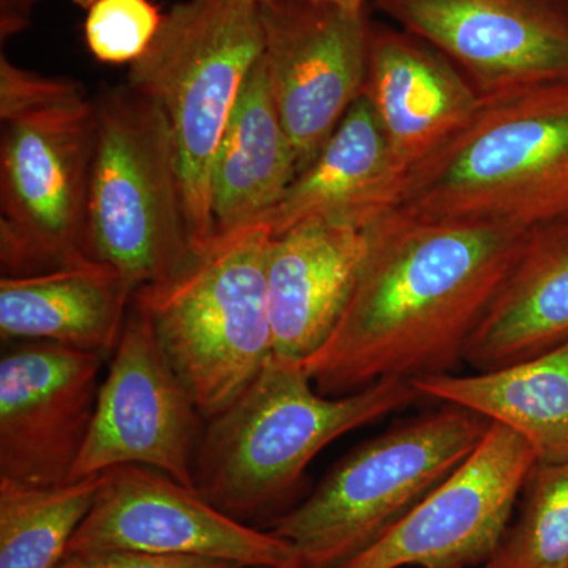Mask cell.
<instances>
[{"label":"cell","instance_id":"obj_1","mask_svg":"<svg viewBox=\"0 0 568 568\" xmlns=\"http://www.w3.org/2000/svg\"><path fill=\"white\" fill-rule=\"evenodd\" d=\"M366 231L368 253L345 312L302 362L324 395L454 373L529 230L429 222L394 209Z\"/></svg>","mask_w":568,"mask_h":568},{"label":"cell","instance_id":"obj_2","mask_svg":"<svg viewBox=\"0 0 568 568\" xmlns=\"http://www.w3.org/2000/svg\"><path fill=\"white\" fill-rule=\"evenodd\" d=\"M422 398L398 377L324 395L302 362L272 355L233 405L205 422L193 487L239 521L271 515L295 495L321 450Z\"/></svg>","mask_w":568,"mask_h":568},{"label":"cell","instance_id":"obj_3","mask_svg":"<svg viewBox=\"0 0 568 568\" xmlns=\"http://www.w3.org/2000/svg\"><path fill=\"white\" fill-rule=\"evenodd\" d=\"M95 106L80 82L0 55V267L44 274L85 254Z\"/></svg>","mask_w":568,"mask_h":568},{"label":"cell","instance_id":"obj_4","mask_svg":"<svg viewBox=\"0 0 568 568\" xmlns=\"http://www.w3.org/2000/svg\"><path fill=\"white\" fill-rule=\"evenodd\" d=\"M395 209L521 230L568 215V82L480 97L469 121L407 171Z\"/></svg>","mask_w":568,"mask_h":568},{"label":"cell","instance_id":"obj_5","mask_svg":"<svg viewBox=\"0 0 568 568\" xmlns=\"http://www.w3.org/2000/svg\"><path fill=\"white\" fill-rule=\"evenodd\" d=\"M271 239L264 224L216 235L173 278L134 291L205 422L233 405L274 354L265 276Z\"/></svg>","mask_w":568,"mask_h":568},{"label":"cell","instance_id":"obj_6","mask_svg":"<svg viewBox=\"0 0 568 568\" xmlns=\"http://www.w3.org/2000/svg\"><path fill=\"white\" fill-rule=\"evenodd\" d=\"M254 0H182L164 13L126 84L163 111L173 138L194 253L211 244L212 171L244 82L263 58Z\"/></svg>","mask_w":568,"mask_h":568},{"label":"cell","instance_id":"obj_7","mask_svg":"<svg viewBox=\"0 0 568 568\" xmlns=\"http://www.w3.org/2000/svg\"><path fill=\"white\" fill-rule=\"evenodd\" d=\"M487 418L448 406L355 447L298 506L271 523L310 568L364 551L439 487L487 435Z\"/></svg>","mask_w":568,"mask_h":568},{"label":"cell","instance_id":"obj_8","mask_svg":"<svg viewBox=\"0 0 568 568\" xmlns=\"http://www.w3.org/2000/svg\"><path fill=\"white\" fill-rule=\"evenodd\" d=\"M93 106L85 254L121 272L134 290L166 282L196 254L170 125L129 84L103 89Z\"/></svg>","mask_w":568,"mask_h":568},{"label":"cell","instance_id":"obj_9","mask_svg":"<svg viewBox=\"0 0 568 568\" xmlns=\"http://www.w3.org/2000/svg\"><path fill=\"white\" fill-rule=\"evenodd\" d=\"M260 10L272 95L301 174L364 95L373 22L325 0H264Z\"/></svg>","mask_w":568,"mask_h":568},{"label":"cell","instance_id":"obj_10","mask_svg":"<svg viewBox=\"0 0 568 568\" xmlns=\"http://www.w3.org/2000/svg\"><path fill=\"white\" fill-rule=\"evenodd\" d=\"M538 465L517 433L491 422L462 466L364 551L334 568H469L487 564Z\"/></svg>","mask_w":568,"mask_h":568},{"label":"cell","instance_id":"obj_11","mask_svg":"<svg viewBox=\"0 0 568 568\" xmlns=\"http://www.w3.org/2000/svg\"><path fill=\"white\" fill-rule=\"evenodd\" d=\"M204 425L192 396L164 358L151 321L132 301L70 480L140 465L194 488V454Z\"/></svg>","mask_w":568,"mask_h":568},{"label":"cell","instance_id":"obj_12","mask_svg":"<svg viewBox=\"0 0 568 568\" xmlns=\"http://www.w3.org/2000/svg\"><path fill=\"white\" fill-rule=\"evenodd\" d=\"M203 556L250 568L301 562L293 545L224 514L194 488L140 465L112 467L67 556L106 551Z\"/></svg>","mask_w":568,"mask_h":568},{"label":"cell","instance_id":"obj_13","mask_svg":"<svg viewBox=\"0 0 568 568\" xmlns=\"http://www.w3.org/2000/svg\"><path fill=\"white\" fill-rule=\"evenodd\" d=\"M454 63L478 95L568 82V0H372Z\"/></svg>","mask_w":568,"mask_h":568},{"label":"cell","instance_id":"obj_14","mask_svg":"<svg viewBox=\"0 0 568 568\" xmlns=\"http://www.w3.org/2000/svg\"><path fill=\"white\" fill-rule=\"evenodd\" d=\"M3 345L0 477L67 484L91 432L104 357L58 343Z\"/></svg>","mask_w":568,"mask_h":568},{"label":"cell","instance_id":"obj_15","mask_svg":"<svg viewBox=\"0 0 568 568\" xmlns=\"http://www.w3.org/2000/svg\"><path fill=\"white\" fill-rule=\"evenodd\" d=\"M368 231L312 222L271 239L267 297L275 357L304 362L327 342L368 253Z\"/></svg>","mask_w":568,"mask_h":568},{"label":"cell","instance_id":"obj_16","mask_svg":"<svg viewBox=\"0 0 568 568\" xmlns=\"http://www.w3.org/2000/svg\"><path fill=\"white\" fill-rule=\"evenodd\" d=\"M364 97L406 174L454 136L480 103L443 52L403 29L375 24Z\"/></svg>","mask_w":568,"mask_h":568},{"label":"cell","instance_id":"obj_17","mask_svg":"<svg viewBox=\"0 0 568 568\" xmlns=\"http://www.w3.org/2000/svg\"><path fill=\"white\" fill-rule=\"evenodd\" d=\"M405 175L372 103L362 95L316 159L256 224H264L272 237L312 222L368 230L394 211Z\"/></svg>","mask_w":568,"mask_h":568},{"label":"cell","instance_id":"obj_18","mask_svg":"<svg viewBox=\"0 0 568 568\" xmlns=\"http://www.w3.org/2000/svg\"><path fill=\"white\" fill-rule=\"evenodd\" d=\"M134 291L121 272L97 261L2 276L0 338L58 343L106 357L119 345Z\"/></svg>","mask_w":568,"mask_h":568},{"label":"cell","instance_id":"obj_19","mask_svg":"<svg viewBox=\"0 0 568 568\" xmlns=\"http://www.w3.org/2000/svg\"><path fill=\"white\" fill-rule=\"evenodd\" d=\"M568 339V215L530 227L521 253L467 343L465 364L503 368Z\"/></svg>","mask_w":568,"mask_h":568},{"label":"cell","instance_id":"obj_20","mask_svg":"<svg viewBox=\"0 0 568 568\" xmlns=\"http://www.w3.org/2000/svg\"><path fill=\"white\" fill-rule=\"evenodd\" d=\"M297 174V156L280 121L261 58L244 82L213 163L215 237L260 222Z\"/></svg>","mask_w":568,"mask_h":568},{"label":"cell","instance_id":"obj_21","mask_svg":"<svg viewBox=\"0 0 568 568\" xmlns=\"http://www.w3.org/2000/svg\"><path fill=\"white\" fill-rule=\"evenodd\" d=\"M424 398L463 407L521 436L538 463H568V339L517 364L409 381Z\"/></svg>","mask_w":568,"mask_h":568},{"label":"cell","instance_id":"obj_22","mask_svg":"<svg viewBox=\"0 0 568 568\" xmlns=\"http://www.w3.org/2000/svg\"><path fill=\"white\" fill-rule=\"evenodd\" d=\"M104 473L51 487L0 477V568H55L88 517Z\"/></svg>","mask_w":568,"mask_h":568},{"label":"cell","instance_id":"obj_23","mask_svg":"<svg viewBox=\"0 0 568 568\" xmlns=\"http://www.w3.org/2000/svg\"><path fill=\"white\" fill-rule=\"evenodd\" d=\"M514 528L485 568H568V463H538Z\"/></svg>","mask_w":568,"mask_h":568},{"label":"cell","instance_id":"obj_24","mask_svg":"<svg viewBox=\"0 0 568 568\" xmlns=\"http://www.w3.org/2000/svg\"><path fill=\"white\" fill-rule=\"evenodd\" d=\"M163 18L152 0H92L85 9V47L100 63L133 65L151 48Z\"/></svg>","mask_w":568,"mask_h":568},{"label":"cell","instance_id":"obj_25","mask_svg":"<svg viewBox=\"0 0 568 568\" xmlns=\"http://www.w3.org/2000/svg\"><path fill=\"white\" fill-rule=\"evenodd\" d=\"M55 568H250L231 560L203 556L156 555V552L106 551L77 552L65 556Z\"/></svg>","mask_w":568,"mask_h":568},{"label":"cell","instance_id":"obj_26","mask_svg":"<svg viewBox=\"0 0 568 568\" xmlns=\"http://www.w3.org/2000/svg\"><path fill=\"white\" fill-rule=\"evenodd\" d=\"M43 0H0V39L9 40L31 26L32 13ZM88 9L92 0H70Z\"/></svg>","mask_w":568,"mask_h":568},{"label":"cell","instance_id":"obj_27","mask_svg":"<svg viewBox=\"0 0 568 568\" xmlns=\"http://www.w3.org/2000/svg\"><path fill=\"white\" fill-rule=\"evenodd\" d=\"M254 2H264V0H254ZM325 2L338 3V6L351 7V9H366L369 0H325Z\"/></svg>","mask_w":568,"mask_h":568},{"label":"cell","instance_id":"obj_28","mask_svg":"<svg viewBox=\"0 0 568 568\" xmlns=\"http://www.w3.org/2000/svg\"><path fill=\"white\" fill-rule=\"evenodd\" d=\"M280 568H310V567H306L305 564H302V560H301V562H295V564H293V566L280 567Z\"/></svg>","mask_w":568,"mask_h":568}]
</instances>
